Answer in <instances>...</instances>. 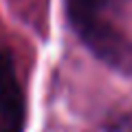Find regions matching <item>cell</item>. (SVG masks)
Segmentation results:
<instances>
[{
  "label": "cell",
  "mask_w": 132,
  "mask_h": 132,
  "mask_svg": "<svg viewBox=\"0 0 132 132\" xmlns=\"http://www.w3.org/2000/svg\"><path fill=\"white\" fill-rule=\"evenodd\" d=\"M27 104L15 60L9 46L0 42V132H24Z\"/></svg>",
  "instance_id": "7a4b0ae2"
},
{
  "label": "cell",
  "mask_w": 132,
  "mask_h": 132,
  "mask_svg": "<svg viewBox=\"0 0 132 132\" xmlns=\"http://www.w3.org/2000/svg\"><path fill=\"white\" fill-rule=\"evenodd\" d=\"M75 33L101 62L132 73V38L126 33V0H66Z\"/></svg>",
  "instance_id": "6da1fadb"
},
{
  "label": "cell",
  "mask_w": 132,
  "mask_h": 132,
  "mask_svg": "<svg viewBox=\"0 0 132 132\" xmlns=\"http://www.w3.org/2000/svg\"><path fill=\"white\" fill-rule=\"evenodd\" d=\"M95 132H132V112H126L121 117L110 119L108 123H104Z\"/></svg>",
  "instance_id": "3957f363"
}]
</instances>
